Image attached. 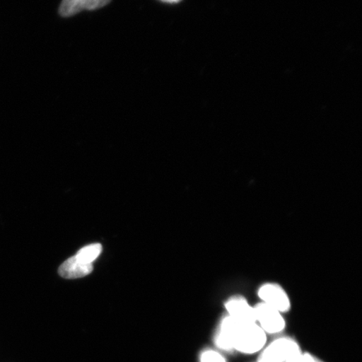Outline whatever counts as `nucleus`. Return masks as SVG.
<instances>
[{
  "label": "nucleus",
  "mask_w": 362,
  "mask_h": 362,
  "mask_svg": "<svg viewBox=\"0 0 362 362\" xmlns=\"http://www.w3.org/2000/svg\"><path fill=\"white\" fill-rule=\"evenodd\" d=\"M266 333L257 324L240 322L230 316L221 321L216 337V346L221 350L253 354L264 348Z\"/></svg>",
  "instance_id": "nucleus-1"
},
{
  "label": "nucleus",
  "mask_w": 362,
  "mask_h": 362,
  "mask_svg": "<svg viewBox=\"0 0 362 362\" xmlns=\"http://www.w3.org/2000/svg\"><path fill=\"white\" fill-rule=\"evenodd\" d=\"M300 346L294 339L281 337L275 339L262 352L261 362H287L301 354Z\"/></svg>",
  "instance_id": "nucleus-2"
},
{
  "label": "nucleus",
  "mask_w": 362,
  "mask_h": 362,
  "mask_svg": "<svg viewBox=\"0 0 362 362\" xmlns=\"http://www.w3.org/2000/svg\"><path fill=\"white\" fill-rule=\"evenodd\" d=\"M257 324L265 333L278 334L285 327V321L282 313L264 303H260L255 307Z\"/></svg>",
  "instance_id": "nucleus-3"
},
{
  "label": "nucleus",
  "mask_w": 362,
  "mask_h": 362,
  "mask_svg": "<svg viewBox=\"0 0 362 362\" xmlns=\"http://www.w3.org/2000/svg\"><path fill=\"white\" fill-rule=\"evenodd\" d=\"M259 296L264 304L284 313L291 309V301L284 289L277 284H268L262 286Z\"/></svg>",
  "instance_id": "nucleus-4"
},
{
  "label": "nucleus",
  "mask_w": 362,
  "mask_h": 362,
  "mask_svg": "<svg viewBox=\"0 0 362 362\" xmlns=\"http://www.w3.org/2000/svg\"><path fill=\"white\" fill-rule=\"evenodd\" d=\"M226 309L229 316L240 322L257 324L255 307H252L241 297L230 298L226 302Z\"/></svg>",
  "instance_id": "nucleus-5"
},
{
  "label": "nucleus",
  "mask_w": 362,
  "mask_h": 362,
  "mask_svg": "<svg viewBox=\"0 0 362 362\" xmlns=\"http://www.w3.org/2000/svg\"><path fill=\"white\" fill-rule=\"evenodd\" d=\"M111 0H62L60 12L63 17H70L83 11H95L106 6Z\"/></svg>",
  "instance_id": "nucleus-6"
},
{
  "label": "nucleus",
  "mask_w": 362,
  "mask_h": 362,
  "mask_svg": "<svg viewBox=\"0 0 362 362\" xmlns=\"http://www.w3.org/2000/svg\"><path fill=\"white\" fill-rule=\"evenodd\" d=\"M93 270V264H85L74 256L63 262L59 268V274L62 278L74 279L85 277L92 273Z\"/></svg>",
  "instance_id": "nucleus-7"
},
{
  "label": "nucleus",
  "mask_w": 362,
  "mask_h": 362,
  "mask_svg": "<svg viewBox=\"0 0 362 362\" xmlns=\"http://www.w3.org/2000/svg\"><path fill=\"white\" fill-rule=\"evenodd\" d=\"M103 247L100 243L90 244L81 248L76 253V257L85 264H93V262L101 255Z\"/></svg>",
  "instance_id": "nucleus-8"
},
{
  "label": "nucleus",
  "mask_w": 362,
  "mask_h": 362,
  "mask_svg": "<svg viewBox=\"0 0 362 362\" xmlns=\"http://www.w3.org/2000/svg\"><path fill=\"white\" fill-rule=\"evenodd\" d=\"M201 362H226V359L220 353L207 350L202 352Z\"/></svg>",
  "instance_id": "nucleus-9"
},
{
  "label": "nucleus",
  "mask_w": 362,
  "mask_h": 362,
  "mask_svg": "<svg viewBox=\"0 0 362 362\" xmlns=\"http://www.w3.org/2000/svg\"><path fill=\"white\" fill-rule=\"evenodd\" d=\"M287 362H323L319 360L317 357L309 354V353H301V354L294 357V358L289 360Z\"/></svg>",
  "instance_id": "nucleus-10"
},
{
  "label": "nucleus",
  "mask_w": 362,
  "mask_h": 362,
  "mask_svg": "<svg viewBox=\"0 0 362 362\" xmlns=\"http://www.w3.org/2000/svg\"><path fill=\"white\" fill-rule=\"evenodd\" d=\"M161 1L169 4H176L180 2L181 0H161Z\"/></svg>",
  "instance_id": "nucleus-11"
},
{
  "label": "nucleus",
  "mask_w": 362,
  "mask_h": 362,
  "mask_svg": "<svg viewBox=\"0 0 362 362\" xmlns=\"http://www.w3.org/2000/svg\"><path fill=\"white\" fill-rule=\"evenodd\" d=\"M257 362H261V361H257Z\"/></svg>",
  "instance_id": "nucleus-12"
}]
</instances>
